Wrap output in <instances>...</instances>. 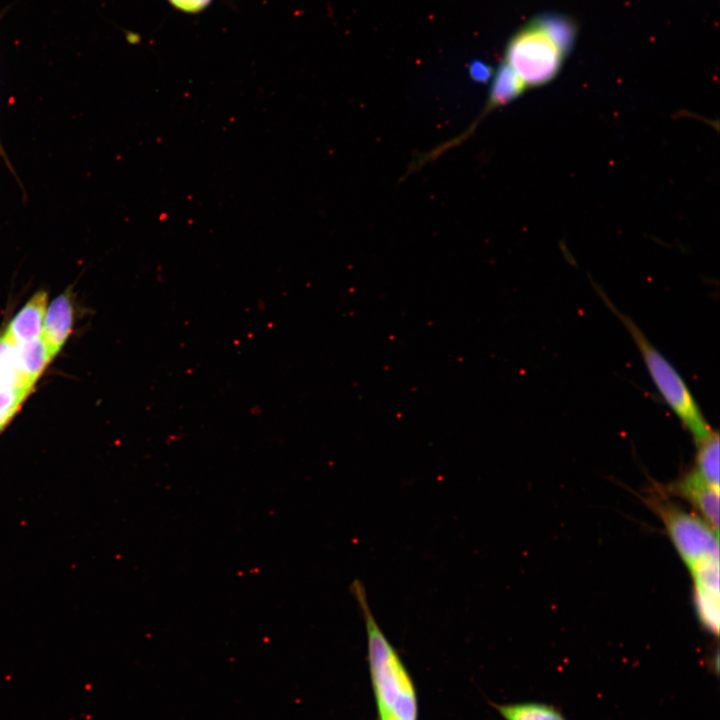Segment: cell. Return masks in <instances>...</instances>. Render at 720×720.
Wrapping results in <instances>:
<instances>
[{
  "instance_id": "cell-1",
  "label": "cell",
  "mask_w": 720,
  "mask_h": 720,
  "mask_svg": "<svg viewBox=\"0 0 720 720\" xmlns=\"http://www.w3.org/2000/svg\"><path fill=\"white\" fill-rule=\"evenodd\" d=\"M351 591L364 620L378 720H418V696L408 669L375 619L362 582L354 580Z\"/></svg>"
},
{
  "instance_id": "cell-2",
  "label": "cell",
  "mask_w": 720,
  "mask_h": 720,
  "mask_svg": "<svg viewBox=\"0 0 720 720\" xmlns=\"http://www.w3.org/2000/svg\"><path fill=\"white\" fill-rule=\"evenodd\" d=\"M575 31L574 24L563 17L535 18L512 36L504 63L526 87L544 85L558 74Z\"/></svg>"
},
{
  "instance_id": "cell-3",
  "label": "cell",
  "mask_w": 720,
  "mask_h": 720,
  "mask_svg": "<svg viewBox=\"0 0 720 720\" xmlns=\"http://www.w3.org/2000/svg\"><path fill=\"white\" fill-rule=\"evenodd\" d=\"M598 293L629 332L658 392L681 424L691 434L696 444L706 439L714 430L682 376L630 317L619 311L601 290H598Z\"/></svg>"
},
{
  "instance_id": "cell-4",
  "label": "cell",
  "mask_w": 720,
  "mask_h": 720,
  "mask_svg": "<svg viewBox=\"0 0 720 720\" xmlns=\"http://www.w3.org/2000/svg\"><path fill=\"white\" fill-rule=\"evenodd\" d=\"M650 503L688 569L719 558L718 533L703 519L663 500Z\"/></svg>"
},
{
  "instance_id": "cell-5",
  "label": "cell",
  "mask_w": 720,
  "mask_h": 720,
  "mask_svg": "<svg viewBox=\"0 0 720 720\" xmlns=\"http://www.w3.org/2000/svg\"><path fill=\"white\" fill-rule=\"evenodd\" d=\"M680 497L686 499L699 512L703 520L718 533L719 528V487L704 480L693 468L672 487Z\"/></svg>"
},
{
  "instance_id": "cell-6",
  "label": "cell",
  "mask_w": 720,
  "mask_h": 720,
  "mask_svg": "<svg viewBox=\"0 0 720 720\" xmlns=\"http://www.w3.org/2000/svg\"><path fill=\"white\" fill-rule=\"evenodd\" d=\"M47 297L38 291L9 323L4 333L16 346L42 337Z\"/></svg>"
},
{
  "instance_id": "cell-7",
  "label": "cell",
  "mask_w": 720,
  "mask_h": 720,
  "mask_svg": "<svg viewBox=\"0 0 720 720\" xmlns=\"http://www.w3.org/2000/svg\"><path fill=\"white\" fill-rule=\"evenodd\" d=\"M73 317L72 297L68 290L55 298L46 310L42 338L54 357L71 334Z\"/></svg>"
},
{
  "instance_id": "cell-8",
  "label": "cell",
  "mask_w": 720,
  "mask_h": 720,
  "mask_svg": "<svg viewBox=\"0 0 720 720\" xmlns=\"http://www.w3.org/2000/svg\"><path fill=\"white\" fill-rule=\"evenodd\" d=\"M54 358L42 337L16 346V366L33 385Z\"/></svg>"
},
{
  "instance_id": "cell-9",
  "label": "cell",
  "mask_w": 720,
  "mask_h": 720,
  "mask_svg": "<svg viewBox=\"0 0 720 720\" xmlns=\"http://www.w3.org/2000/svg\"><path fill=\"white\" fill-rule=\"evenodd\" d=\"M490 705L504 720H567L563 712L553 704L539 701L494 703Z\"/></svg>"
},
{
  "instance_id": "cell-10",
  "label": "cell",
  "mask_w": 720,
  "mask_h": 720,
  "mask_svg": "<svg viewBox=\"0 0 720 720\" xmlns=\"http://www.w3.org/2000/svg\"><path fill=\"white\" fill-rule=\"evenodd\" d=\"M526 88L511 68L506 63H502L494 75L488 102L482 116L498 106H503L515 100Z\"/></svg>"
},
{
  "instance_id": "cell-11",
  "label": "cell",
  "mask_w": 720,
  "mask_h": 720,
  "mask_svg": "<svg viewBox=\"0 0 720 720\" xmlns=\"http://www.w3.org/2000/svg\"><path fill=\"white\" fill-rule=\"evenodd\" d=\"M698 449L694 469L710 484L719 487V435L713 431L696 444Z\"/></svg>"
},
{
  "instance_id": "cell-12",
  "label": "cell",
  "mask_w": 720,
  "mask_h": 720,
  "mask_svg": "<svg viewBox=\"0 0 720 720\" xmlns=\"http://www.w3.org/2000/svg\"><path fill=\"white\" fill-rule=\"evenodd\" d=\"M16 345L3 333L0 336V389L5 387H20L32 390L30 383L16 366Z\"/></svg>"
},
{
  "instance_id": "cell-13",
  "label": "cell",
  "mask_w": 720,
  "mask_h": 720,
  "mask_svg": "<svg viewBox=\"0 0 720 720\" xmlns=\"http://www.w3.org/2000/svg\"><path fill=\"white\" fill-rule=\"evenodd\" d=\"M698 617L704 627L712 634L718 635L720 604L719 595L694 591Z\"/></svg>"
},
{
  "instance_id": "cell-14",
  "label": "cell",
  "mask_w": 720,
  "mask_h": 720,
  "mask_svg": "<svg viewBox=\"0 0 720 720\" xmlns=\"http://www.w3.org/2000/svg\"><path fill=\"white\" fill-rule=\"evenodd\" d=\"M694 591L719 595V558L709 559L689 569Z\"/></svg>"
},
{
  "instance_id": "cell-15",
  "label": "cell",
  "mask_w": 720,
  "mask_h": 720,
  "mask_svg": "<svg viewBox=\"0 0 720 720\" xmlns=\"http://www.w3.org/2000/svg\"><path fill=\"white\" fill-rule=\"evenodd\" d=\"M30 392L31 390L20 387L0 389V432L15 416Z\"/></svg>"
},
{
  "instance_id": "cell-16",
  "label": "cell",
  "mask_w": 720,
  "mask_h": 720,
  "mask_svg": "<svg viewBox=\"0 0 720 720\" xmlns=\"http://www.w3.org/2000/svg\"><path fill=\"white\" fill-rule=\"evenodd\" d=\"M176 10L187 14H198L207 9L215 0H167Z\"/></svg>"
},
{
  "instance_id": "cell-17",
  "label": "cell",
  "mask_w": 720,
  "mask_h": 720,
  "mask_svg": "<svg viewBox=\"0 0 720 720\" xmlns=\"http://www.w3.org/2000/svg\"><path fill=\"white\" fill-rule=\"evenodd\" d=\"M490 74H491V69L485 63L474 62L470 66V75L474 80L485 81V80L489 79Z\"/></svg>"
},
{
  "instance_id": "cell-18",
  "label": "cell",
  "mask_w": 720,
  "mask_h": 720,
  "mask_svg": "<svg viewBox=\"0 0 720 720\" xmlns=\"http://www.w3.org/2000/svg\"><path fill=\"white\" fill-rule=\"evenodd\" d=\"M0 156H2V157L4 158V160L6 161V163H8V162H7V157H6L5 153H4V150H3V148H2L1 142H0ZM8 164H9V163H8Z\"/></svg>"
}]
</instances>
